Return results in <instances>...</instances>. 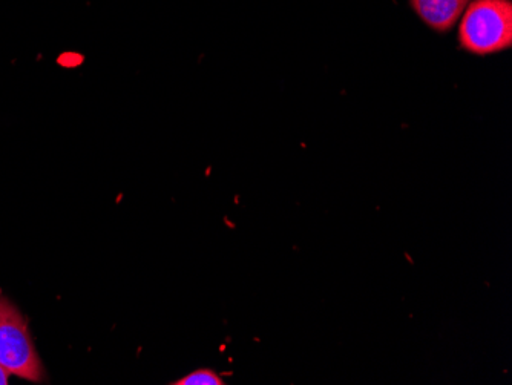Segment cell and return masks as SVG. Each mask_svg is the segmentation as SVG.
<instances>
[{
	"label": "cell",
	"mask_w": 512,
	"mask_h": 385,
	"mask_svg": "<svg viewBox=\"0 0 512 385\" xmlns=\"http://www.w3.org/2000/svg\"><path fill=\"white\" fill-rule=\"evenodd\" d=\"M457 24L460 48L473 56H493L512 48L511 0H471Z\"/></svg>",
	"instance_id": "cell-1"
},
{
	"label": "cell",
	"mask_w": 512,
	"mask_h": 385,
	"mask_svg": "<svg viewBox=\"0 0 512 385\" xmlns=\"http://www.w3.org/2000/svg\"><path fill=\"white\" fill-rule=\"evenodd\" d=\"M0 366L10 375L27 381L45 379V369L31 339L27 320L5 297H0Z\"/></svg>",
	"instance_id": "cell-2"
},
{
	"label": "cell",
	"mask_w": 512,
	"mask_h": 385,
	"mask_svg": "<svg viewBox=\"0 0 512 385\" xmlns=\"http://www.w3.org/2000/svg\"><path fill=\"white\" fill-rule=\"evenodd\" d=\"M408 2L414 14L430 30L445 34L456 27L471 0H408Z\"/></svg>",
	"instance_id": "cell-3"
},
{
	"label": "cell",
	"mask_w": 512,
	"mask_h": 385,
	"mask_svg": "<svg viewBox=\"0 0 512 385\" xmlns=\"http://www.w3.org/2000/svg\"><path fill=\"white\" fill-rule=\"evenodd\" d=\"M174 385H224V379L211 369H198L189 375L183 376L178 381L171 382Z\"/></svg>",
	"instance_id": "cell-4"
},
{
	"label": "cell",
	"mask_w": 512,
	"mask_h": 385,
	"mask_svg": "<svg viewBox=\"0 0 512 385\" xmlns=\"http://www.w3.org/2000/svg\"><path fill=\"white\" fill-rule=\"evenodd\" d=\"M8 381H10V373L0 366V385H7Z\"/></svg>",
	"instance_id": "cell-5"
}]
</instances>
